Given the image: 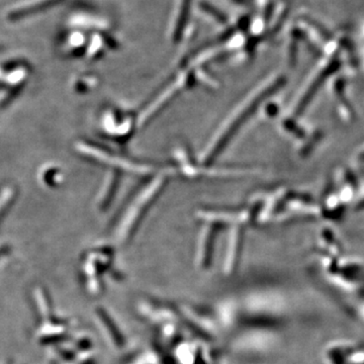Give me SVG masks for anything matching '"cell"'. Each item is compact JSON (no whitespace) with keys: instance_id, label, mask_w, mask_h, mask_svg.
<instances>
[{"instance_id":"1","label":"cell","mask_w":364,"mask_h":364,"mask_svg":"<svg viewBox=\"0 0 364 364\" xmlns=\"http://www.w3.org/2000/svg\"><path fill=\"white\" fill-rule=\"evenodd\" d=\"M342 364H364V351H354L350 352L349 357L345 356L342 359Z\"/></svg>"}]
</instances>
